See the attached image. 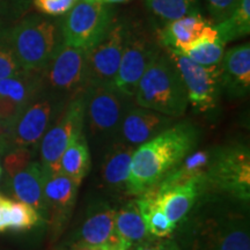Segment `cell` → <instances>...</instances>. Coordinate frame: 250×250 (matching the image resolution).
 Segmentation results:
<instances>
[{
  "instance_id": "27",
  "label": "cell",
  "mask_w": 250,
  "mask_h": 250,
  "mask_svg": "<svg viewBox=\"0 0 250 250\" xmlns=\"http://www.w3.org/2000/svg\"><path fill=\"white\" fill-rule=\"evenodd\" d=\"M218 37L225 44L249 35L250 31V0H241L230 17L214 26Z\"/></svg>"
},
{
  "instance_id": "38",
  "label": "cell",
  "mask_w": 250,
  "mask_h": 250,
  "mask_svg": "<svg viewBox=\"0 0 250 250\" xmlns=\"http://www.w3.org/2000/svg\"><path fill=\"white\" fill-rule=\"evenodd\" d=\"M5 132H6V129H5V126H4V125H2L1 122H0V140H1L2 137H4Z\"/></svg>"
},
{
  "instance_id": "29",
  "label": "cell",
  "mask_w": 250,
  "mask_h": 250,
  "mask_svg": "<svg viewBox=\"0 0 250 250\" xmlns=\"http://www.w3.org/2000/svg\"><path fill=\"white\" fill-rule=\"evenodd\" d=\"M42 223L40 214L33 206L20 201L8 203V230L13 232H26L33 229Z\"/></svg>"
},
{
  "instance_id": "8",
  "label": "cell",
  "mask_w": 250,
  "mask_h": 250,
  "mask_svg": "<svg viewBox=\"0 0 250 250\" xmlns=\"http://www.w3.org/2000/svg\"><path fill=\"white\" fill-rule=\"evenodd\" d=\"M162 50L156 34L142 22L127 20L126 39L114 86L125 96L133 99L144 72Z\"/></svg>"
},
{
  "instance_id": "40",
  "label": "cell",
  "mask_w": 250,
  "mask_h": 250,
  "mask_svg": "<svg viewBox=\"0 0 250 250\" xmlns=\"http://www.w3.org/2000/svg\"><path fill=\"white\" fill-rule=\"evenodd\" d=\"M1 174H2V169H1V165H0V177H1Z\"/></svg>"
},
{
  "instance_id": "2",
  "label": "cell",
  "mask_w": 250,
  "mask_h": 250,
  "mask_svg": "<svg viewBox=\"0 0 250 250\" xmlns=\"http://www.w3.org/2000/svg\"><path fill=\"white\" fill-rule=\"evenodd\" d=\"M201 129L189 121L175 122L164 132L134 149L127 180V196L140 197L195 151Z\"/></svg>"
},
{
  "instance_id": "34",
  "label": "cell",
  "mask_w": 250,
  "mask_h": 250,
  "mask_svg": "<svg viewBox=\"0 0 250 250\" xmlns=\"http://www.w3.org/2000/svg\"><path fill=\"white\" fill-rule=\"evenodd\" d=\"M130 250H182L174 239H155L149 237L145 241L133 246Z\"/></svg>"
},
{
  "instance_id": "17",
  "label": "cell",
  "mask_w": 250,
  "mask_h": 250,
  "mask_svg": "<svg viewBox=\"0 0 250 250\" xmlns=\"http://www.w3.org/2000/svg\"><path fill=\"white\" fill-rule=\"evenodd\" d=\"M9 190L17 201L33 206L45 223L46 206L44 199L45 173L39 161H30L15 173L6 176Z\"/></svg>"
},
{
  "instance_id": "18",
  "label": "cell",
  "mask_w": 250,
  "mask_h": 250,
  "mask_svg": "<svg viewBox=\"0 0 250 250\" xmlns=\"http://www.w3.org/2000/svg\"><path fill=\"white\" fill-rule=\"evenodd\" d=\"M134 149L133 146L120 140H115L107 146L100 170V180L101 186L111 195L127 196V180Z\"/></svg>"
},
{
  "instance_id": "32",
  "label": "cell",
  "mask_w": 250,
  "mask_h": 250,
  "mask_svg": "<svg viewBox=\"0 0 250 250\" xmlns=\"http://www.w3.org/2000/svg\"><path fill=\"white\" fill-rule=\"evenodd\" d=\"M78 0H33V5L42 14L61 17L66 14Z\"/></svg>"
},
{
  "instance_id": "21",
  "label": "cell",
  "mask_w": 250,
  "mask_h": 250,
  "mask_svg": "<svg viewBox=\"0 0 250 250\" xmlns=\"http://www.w3.org/2000/svg\"><path fill=\"white\" fill-rule=\"evenodd\" d=\"M212 24L201 13L187 15L166 23L165 27L156 31V37L162 49L182 51L204 35L206 29Z\"/></svg>"
},
{
  "instance_id": "11",
  "label": "cell",
  "mask_w": 250,
  "mask_h": 250,
  "mask_svg": "<svg viewBox=\"0 0 250 250\" xmlns=\"http://www.w3.org/2000/svg\"><path fill=\"white\" fill-rule=\"evenodd\" d=\"M85 127V96L71 100L41 140L40 164L45 174L61 171V158L68 144Z\"/></svg>"
},
{
  "instance_id": "12",
  "label": "cell",
  "mask_w": 250,
  "mask_h": 250,
  "mask_svg": "<svg viewBox=\"0 0 250 250\" xmlns=\"http://www.w3.org/2000/svg\"><path fill=\"white\" fill-rule=\"evenodd\" d=\"M165 50V49H164ZM176 65L188 93V101L196 114H210L219 104L221 88V64L205 67L196 64L176 50H166Z\"/></svg>"
},
{
  "instance_id": "15",
  "label": "cell",
  "mask_w": 250,
  "mask_h": 250,
  "mask_svg": "<svg viewBox=\"0 0 250 250\" xmlns=\"http://www.w3.org/2000/svg\"><path fill=\"white\" fill-rule=\"evenodd\" d=\"M175 120L151 109L139 107L133 102L122 120L116 140L137 148L167 130Z\"/></svg>"
},
{
  "instance_id": "20",
  "label": "cell",
  "mask_w": 250,
  "mask_h": 250,
  "mask_svg": "<svg viewBox=\"0 0 250 250\" xmlns=\"http://www.w3.org/2000/svg\"><path fill=\"white\" fill-rule=\"evenodd\" d=\"M202 193V184L191 182L158 191L149 190L143 196H148L154 199L167 218L177 227L190 214Z\"/></svg>"
},
{
  "instance_id": "13",
  "label": "cell",
  "mask_w": 250,
  "mask_h": 250,
  "mask_svg": "<svg viewBox=\"0 0 250 250\" xmlns=\"http://www.w3.org/2000/svg\"><path fill=\"white\" fill-rule=\"evenodd\" d=\"M127 33V20L116 19L110 30L86 51V81L90 86L114 85Z\"/></svg>"
},
{
  "instance_id": "33",
  "label": "cell",
  "mask_w": 250,
  "mask_h": 250,
  "mask_svg": "<svg viewBox=\"0 0 250 250\" xmlns=\"http://www.w3.org/2000/svg\"><path fill=\"white\" fill-rule=\"evenodd\" d=\"M208 11L214 22H223L235 11L241 0H205Z\"/></svg>"
},
{
  "instance_id": "39",
  "label": "cell",
  "mask_w": 250,
  "mask_h": 250,
  "mask_svg": "<svg viewBox=\"0 0 250 250\" xmlns=\"http://www.w3.org/2000/svg\"><path fill=\"white\" fill-rule=\"evenodd\" d=\"M6 202H7V198H5V197H2L1 195H0V208H1V206L4 205Z\"/></svg>"
},
{
  "instance_id": "6",
  "label": "cell",
  "mask_w": 250,
  "mask_h": 250,
  "mask_svg": "<svg viewBox=\"0 0 250 250\" xmlns=\"http://www.w3.org/2000/svg\"><path fill=\"white\" fill-rule=\"evenodd\" d=\"M67 102L41 89L9 124L0 140V154L17 148L37 153L43 136L57 120Z\"/></svg>"
},
{
  "instance_id": "41",
  "label": "cell",
  "mask_w": 250,
  "mask_h": 250,
  "mask_svg": "<svg viewBox=\"0 0 250 250\" xmlns=\"http://www.w3.org/2000/svg\"><path fill=\"white\" fill-rule=\"evenodd\" d=\"M86 1H93V0H86Z\"/></svg>"
},
{
  "instance_id": "36",
  "label": "cell",
  "mask_w": 250,
  "mask_h": 250,
  "mask_svg": "<svg viewBox=\"0 0 250 250\" xmlns=\"http://www.w3.org/2000/svg\"><path fill=\"white\" fill-rule=\"evenodd\" d=\"M67 250H102L101 247L83 245V243H73Z\"/></svg>"
},
{
  "instance_id": "1",
  "label": "cell",
  "mask_w": 250,
  "mask_h": 250,
  "mask_svg": "<svg viewBox=\"0 0 250 250\" xmlns=\"http://www.w3.org/2000/svg\"><path fill=\"white\" fill-rule=\"evenodd\" d=\"M249 205L219 196H201L181 223L182 250H250Z\"/></svg>"
},
{
  "instance_id": "9",
  "label": "cell",
  "mask_w": 250,
  "mask_h": 250,
  "mask_svg": "<svg viewBox=\"0 0 250 250\" xmlns=\"http://www.w3.org/2000/svg\"><path fill=\"white\" fill-rule=\"evenodd\" d=\"M115 21L116 11L112 5L78 0L61 18L62 42L87 51L107 35Z\"/></svg>"
},
{
  "instance_id": "28",
  "label": "cell",
  "mask_w": 250,
  "mask_h": 250,
  "mask_svg": "<svg viewBox=\"0 0 250 250\" xmlns=\"http://www.w3.org/2000/svg\"><path fill=\"white\" fill-rule=\"evenodd\" d=\"M144 2L154 17L167 22L201 13L197 0H144Z\"/></svg>"
},
{
  "instance_id": "23",
  "label": "cell",
  "mask_w": 250,
  "mask_h": 250,
  "mask_svg": "<svg viewBox=\"0 0 250 250\" xmlns=\"http://www.w3.org/2000/svg\"><path fill=\"white\" fill-rule=\"evenodd\" d=\"M115 229H116L118 236L130 248L151 237L145 227L138 199L136 197L125 202L118 210H116Z\"/></svg>"
},
{
  "instance_id": "5",
  "label": "cell",
  "mask_w": 250,
  "mask_h": 250,
  "mask_svg": "<svg viewBox=\"0 0 250 250\" xmlns=\"http://www.w3.org/2000/svg\"><path fill=\"white\" fill-rule=\"evenodd\" d=\"M202 196H219L249 205L250 151L242 142L213 147Z\"/></svg>"
},
{
  "instance_id": "14",
  "label": "cell",
  "mask_w": 250,
  "mask_h": 250,
  "mask_svg": "<svg viewBox=\"0 0 250 250\" xmlns=\"http://www.w3.org/2000/svg\"><path fill=\"white\" fill-rule=\"evenodd\" d=\"M79 184L62 171L45 174L44 199L46 206L45 223L55 236L65 229L76 206Z\"/></svg>"
},
{
  "instance_id": "7",
  "label": "cell",
  "mask_w": 250,
  "mask_h": 250,
  "mask_svg": "<svg viewBox=\"0 0 250 250\" xmlns=\"http://www.w3.org/2000/svg\"><path fill=\"white\" fill-rule=\"evenodd\" d=\"M83 96L85 136L95 145L107 147L117 139L122 120L133 99L125 96L114 85L90 86Z\"/></svg>"
},
{
  "instance_id": "19",
  "label": "cell",
  "mask_w": 250,
  "mask_h": 250,
  "mask_svg": "<svg viewBox=\"0 0 250 250\" xmlns=\"http://www.w3.org/2000/svg\"><path fill=\"white\" fill-rule=\"evenodd\" d=\"M221 88L232 99L245 98L250 90L249 43L228 49L221 61Z\"/></svg>"
},
{
  "instance_id": "35",
  "label": "cell",
  "mask_w": 250,
  "mask_h": 250,
  "mask_svg": "<svg viewBox=\"0 0 250 250\" xmlns=\"http://www.w3.org/2000/svg\"><path fill=\"white\" fill-rule=\"evenodd\" d=\"M8 203L9 199L7 198V202L0 208V233L8 230Z\"/></svg>"
},
{
  "instance_id": "16",
  "label": "cell",
  "mask_w": 250,
  "mask_h": 250,
  "mask_svg": "<svg viewBox=\"0 0 250 250\" xmlns=\"http://www.w3.org/2000/svg\"><path fill=\"white\" fill-rule=\"evenodd\" d=\"M40 90V72L21 71L0 80V122L6 130Z\"/></svg>"
},
{
  "instance_id": "26",
  "label": "cell",
  "mask_w": 250,
  "mask_h": 250,
  "mask_svg": "<svg viewBox=\"0 0 250 250\" xmlns=\"http://www.w3.org/2000/svg\"><path fill=\"white\" fill-rule=\"evenodd\" d=\"M136 198L138 199L139 208L148 235L155 239H171L176 233V226L167 218L154 199L148 196Z\"/></svg>"
},
{
  "instance_id": "3",
  "label": "cell",
  "mask_w": 250,
  "mask_h": 250,
  "mask_svg": "<svg viewBox=\"0 0 250 250\" xmlns=\"http://www.w3.org/2000/svg\"><path fill=\"white\" fill-rule=\"evenodd\" d=\"M133 101L137 105L180 118L186 114L188 93L176 65L166 50L147 67L140 78Z\"/></svg>"
},
{
  "instance_id": "22",
  "label": "cell",
  "mask_w": 250,
  "mask_h": 250,
  "mask_svg": "<svg viewBox=\"0 0 250 250\" xmlns=\"http://www.w3.org/2000/svg\"><path fill=\"white\" fill-rule=\"evenodd\" d=\"M116 208L104 202L93 204L87 211L86 217L77 232L74 243L101 247L115 233Z\"/></svg>"
},
{
  "instance_id": "10",
  "label": "cell",
  "mask_w": 250,
  "mask_h": 250,
  "mask_svg": "<svg viewBox=\"0 0 250 250\" xmlns=\"http://www.w3.org/2000/svg\"><path fill=\"white\" fill-rule=\"evenodd\" d=\"M41 89L71 101L85 94L86 51L64 42L40 72Z\"/></svg>"
},
{
  "instance_id": "31",
  "label": "cell",
  "mask_w": 250,
  "mask_h": 250,
  "mask_svg": "<svg viewBox=\"0 0 250 250\" xmlns=\"http://www.w3.org/2000/svg\"><path fill=\"white\" fill-rule=\"evenodd\" d=\"M20 67L13 50L9 45L7 33L0 34V80L20 73Z\"/></svg>"
},
{
  "instance_id": "25",
  "label": "cell",
  "mask_w": 250,
  "mask_h": 250,
  "mask_svg": "<svg viewBox=\"0 0 250 250\" xmlns=\"http://www.w3.org/2000/svg\"><path fill=\"white\" fill-rule=\"evenodd\" d=\"M225 45L226 44L218 37L214 24H212L206 29L204 35L180 52L201 66L211 67L221 64Z\"/></svg>"
},
{
  "instance_id": "37",
  "label": "cell",
  "mask_w": 250,
  "mask_h": 250,
  "mask_svg": "<svg viewBox=\"0 0 250 250\" xmlns=\"http://www.w3.org/2000/svg\"><path fill=\"white\" fill-rule=\"evenodd\" d=\"M93 1H99L102 2V4L107 5H114V4H122V2H127L130 0H93Z\"/></svg>"
},
{
  "instance_id": "4",
  "label": "cell",
  "mask_w": 250,
  "mask_h": 250,
  "mask_svg": "<svg viewBox=\"0 0 250 250\" xmlns=\"http://www.w3.org/2000/svg\"><path fill=\"white\" fill-rule=\"evenodd\" d=\"M15 58L26 72H41L62 43L61 18L27 14L7 31Z\"/></svg>"
},
{
  "instance_id": "24",
  "label": "cell",
  "mask_w": 250,
  "mask_h": 250,
  "mask_svg": "<svg viewBox=\"0 0 250 250\" xmlns=\"http://www.w3.org/2000/svg\"><path fill=\"white\" fill-rule=\"evenodd\" d=\"M92 167V156L85 132L72 139L61 158V171L81 186Z\"/></svg>"
},
{
  "instance_id": "30",
  "label": "cell",
  "mask_w": 250,
  "mask_h": 250,
  "mask_svg": "<svg viewBox=\"0 0 250 250\" xmlns=\"http://www.w3.org/2000/svg\"><path fill=\"white\" fill-rule=\"evenodd\" d=\"M33 0H0V34L7 33L29 12Z\"/></svg>"
}]
</instances>
